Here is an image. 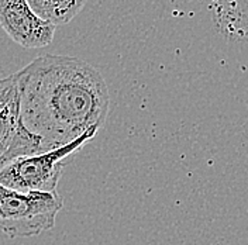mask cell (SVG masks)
<instances>
[{
	"label": "cell",
	"instance_id": "3",
	"mask_svg": "<svg viewBox=\"0 0 248 245\" xmlns=\"http://www.w3.org/2000/svg\"><path fill=\"white\" fill-rule=\"evenodd\" d=\"M96 134L97 131H89L61 148L17 158L0 170V184L23 193L55 192L63 167Z\"/></svg>",
	"mask_w": 248,
	"mask_h": 245
},
{
	"label": "cell",
	"instance_id": "2",
	"mask_svg": "<svg viewBox=\"0 0 248 245\" xmlns=\"http://www.w3.org/2000/svg\"><path fill=\"white\" fill-rule=\"evenodd\" d=\"M62 204L57 190L23 193L0 184V231L16 238L52 230Z\"/></svg>",
	"mask_w": 248,
	"mask_h": 245
},
{
	"label": "cell",
	"instance_id": "5",
	"mask_svg": "<svg viewBox=\"0 0 248 245\" xmlns=\"http://www.w3.org/2000/svg\"><path fill=\"white\" fill-rule=\"evenodd\" d=\"M17 72L0 79V170L17 159V142L23 130Z\"/></svg>",
	"mask_w": 248,
	"mask_h": 245
},
{
	"label": "cell",
	"instance_id": "1",
	"mask_svg": "<svg viewBox=\"0 0 248 245\" xmlns=\"http://www.w3.org/2000/svg\"><path fill=\"white\" fill-rule=\"evenodd\" d=\"M17 75L21 122L41 138L44 153L103 128L110 96L105 77L91 63L46 54Z\"/></svg>",
	"mask_w": 248,
	"mask_h": 245
},
{
	"label": "cell",
	"instance_id": "4",
	"mask_svg": "<svg viewBox=\"0 0 248 245\" xmlns=\"http://www.w3.org/2000/svg\"><path fill=\"white\" fill-rule=\"evenodd\" d=\"M0 27L26 49L49 46L57 30L32 12L27 0H0Z\"/></svg>",
	"mask_w": 248,
	"mask_h": 245
},
{
	"label": "cell",
	"instance_id": "6",
	"mask_svg": "<svg viewBox=\"0 0 248 245\" xmlns=\"http://www.w3.org/2000/svg\"><path fill=\"white\" fill-rule=\"evenodd\" d=\"M32 12L52 26L68 24L86 4V0H27Z\"/></svg>",
	"mask_w": 248,
	"mask_h": 245
}]
</instances>
